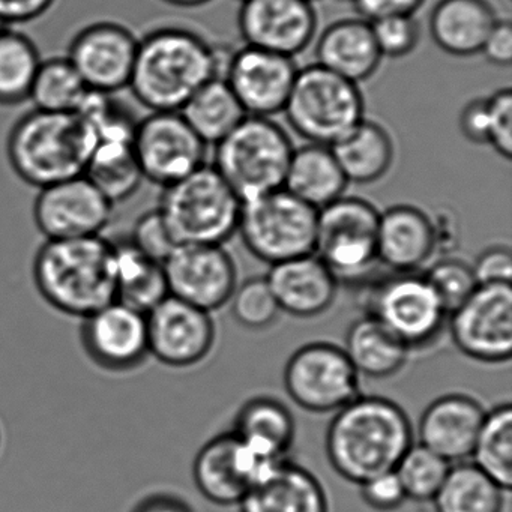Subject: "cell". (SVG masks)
<instances>
[{"instance_id":"10","label":"cell","mask_w":512,"mask_h":512,"mask_svg":"<svg viewBox=\"0 0 512 512\" xmlns=\"http://www.w3.org/2000/svg\"><path fill=\"white\" fill-rule=\"evenodd\" d=\"M359 377L343 347L316 341L290 356L283 382L287 395L301 409L335 413L361 395Z\"/></svg>"},{"instance_id":"39","label":"cell","mask_w":512,"mask_h":512,"mask_svg":"<svg viewBox=\"0 0 512 512\" xmlns=\"http://www.w3.org/2000/svg\"><path fill=\"white\" fill-rule=\"evenodd\" d=\"M451 464L425 448L421 443H412L395 467L406 499L415 502H433L440 485L445 481Z\"/></svg>"},{"instance_id":"43","label":"cell","mask_w":512,"mask_h":512,"mask_svg":"<svg viewBox=\"0 0 512 512\" xmlns=\"http://www.w3.org/2000/svg\"><path fill=\"white\" fill-rule=\"evenodd\" d=\"M128 238L143 254L160 263L166 262L167 257L178 247L158 209L140 215Z\"/></svg>"},{"instance_id":"55","label":"cell","mask_w":512,"mask_h":512,"mask_svg":"<svg viewBox=\"0 0 512 512\" xmlns=\"http://www.w3.org/2000/svg\"><path fill=\"white\" fill-rule=\"evenodd\" d=\"M0 448H2V430H0Z\"/></svg>"},{"instance_id":"36","label":"cell","mask_w":512,"mask_h":512,"mask_svg":"<svg viewBox=\"0 0 512 512\" xmlns=\"http://www.w3.org/2000/svg\"><path fill=\"white\" fill-rule=\"evenodd\" d=\"M41 61L40 50L31 37L14 26L0 29V107L29 101Z\"/></svg>"},{"instance_id":"19","label":"cell","mask_w":512,"mask_h":512,"mask_svg":"<svg viewBox=\"0 0 512 512\" xmlns=\"http://www.w3.org/2000/svg\"><path fill=\"white\" fill-rule=\"evenodd\" d=\"M298 71L290 56L245 46L232 53L223 79L247 116L271 118L286 107Z\"/></svg>"},{"instance_id":"48","label":"cell","mask_w":512,"mask_h":512,"mask_svg":"<svg viewBox=\"0 0 512 512\" xmlns=\"http://www.w3.org/2000/svg\"><path fill=\"white\" fill-rule=\"evenodd\" d=\"M58 0H0V16L5 25H26L46 16Z\"/></svg>"},{"instance_id":"35","label":"cell","mask_w":512,"mask_h":512,"mask_svg":"<svg viewBox=\"0 0 512 512\" xmlns=\"http://www.w3.org/2000/svg\"><path fill=\"white\" fill-rule=\"evenodd\" d=\"M505 490L472 461L451 464L434 496L436 512H502Z\"/></svg>"},{"instance_id":"5","label":"cell","mask_w":512,"mask_h":512,"mask_svg":"<svg viewBox=\"0 0 512 512\" xmlns=\"http://www.w3.org/2000/svg\"><path fill=\"white\" fill-rule=\"evenodd\" d=\"M158 212L178 245H223L238 232L242 202L212 164L163 188Z\"/></svg>"},{"instance_id":"21","label":"cell","mask_w":512,"mask_h":512,"mask_svg":"<svg viewBox=\"0 0 512 512\" xmlns=\"http://www.w3.org/2000/svg\"><path fill=\"white\" fill-rule=\"evenodd\" d=\"M238 29L245 46L295 58L313 41L317 16L307 0H245Z\"/></svg>"},{"instance_id":"50","label":"cell","mask_w":512,"mask_h":512,"mask_svg":"<svg viewBox=\"0 0 512 512\" xmlns=\"http://www.w3.org/2000/svg\"><path fill=\"white\" fill-rule=\"evenodd\" d=\"M482 55L497 67H508L512 61V26L508 20H497L481 50Z\"/></svg>"},{"instance_id":"32","label":"cell","mask_w":512,"mask_h":512,"mask_svg":"<svg viewBox=\"0 0 512 512\" xmlns=\"http://www.w3.org/2000/svg\"><path fill=\"white\" fill-rule=\"evenodd\" d=\"M359 376L386 379L406 365L410 350L376 317L365 314L350 325L343 347Z\"/></svg>"},{"instance_id":"13","label":"cell","mask_w":512,"mask_h":512,"mask_svg":"<svg viewBox=\"0 0 512 512\" xmlns=\"http://www.w3.org/2000/svg\"><path fill=\"white\" fill-rule=\"evenodd\" d=\"M455 347L485 364L508 362L512 355L511 284L478 286L446 320Z\"/></svg>"},{"instance_id":"53","label":"cell","mask_w":512,"mask_h":512,"mask_svg":"<svg viewBox=\"0 0 512 512\" xmlns=\"http://www.w3.org/2000/svg\"><path fill=\"white\" fill-rule=\"evenodd\" d=\"M164 4L176 8H197L209 4L211 0H161Z\"/></svg>"},{"instance_id":"30","label":"cell","mask_w":512,"mask_h":512,"mask_svg":"<svg viewBox=\"0 0 512 512\" xmlns=\"http://www.w3.org/2000/svg\"><path fill=\"white\" fill-rule=\"evenodd\" d=\"M331 151L347 182L361 185L382 179L395 157L394 142L388 131L365 118L335 142Z\"/></svg>"},{"instance_id":"24","label":"cell","mask_w":512,"mask_h":512,"mask_svg":"<svg viewBox=\"0 0 512 512\" xmlns=\"http://www.w3.org/2000/svg\"><path fill=\"white\" fill-rule=\"evenodd\" d=\"M265 278L280 310L299 319L325 313L337 296V278L316 254L275 263Z\"/></svg>"},{"instance_id":"54","label":"cell","mask_w":512,"mask_h":512,"mask_svg":"<svg viewBox=\"0 0 512 512\" xmlns=\"http://www.w3.org/2000/svg\"><path fill=\"white\" fill-rule=\"evenodd\" d=\"M7 28V25H5L4 19H2V16H0V29Z\"/></svg>"},{"instance_id":"3","label":"cell","mask_w":512,"mask_h":512,"mask_svg":"<svg viewBox=\"0 0 512 512\" xmlns=\"http://www.w3.org/2000/svg\"><path fill=\"white\" fill-rule=\"evenodd\" d=\"M32 275L50 307L80 320L116 299L112 241L103 235L46 239L35 254Z\"/></svg>"},{"instance_id":"28","label":"cell","mask_w":512,"mask_h":512,"mask_svg":"<svg viewBox=\"0 0 512 512\" xmlns=\"http://www.w3.org/2000/svg\"><path fill=\"white\" fill-rule=\"evenodd\" d=\"M347 184L331 146L307 143L293 149L283 188L296 199L320 211L344 196Z\"/></svg>"},{"instance_id":"2","label":"cell","mask_w":512,"mask_h":512,"mask_svg":"<svg viewBox=\"0 0 512 512\" xmlns=\"http://www.w3.org/2000/svg\"><path fill=\"white\" fill-rule=\"evenodd\" d=\"M413 443V427L403 407L377 395H359L335 412L326 430V457L352 484L395 470Z\"/></svg>"},{"instance_id":"31","label":"cell","mask_w":512,"mask_h":512,"mask_svg":"<svg viewBox=\"0 0 512 512\" xmlns=\"http://www.w3.org/2000/svg\"><path fill=\"white\" fill-rule=\"evenodd\" d=\"M232 431L259 454L284 460L295 442L296 424L280 400L256 397L239 409Z\"/></svg>"},{"instance_id":"33","label":"cell","mask_w":512,"mask_h":512,"mask_svg":"<svg viewBox=\"0 0 512 512\" xmlns=\"http://www.w3.org/2000/svg\"><path fill=\"white\" fill-rule=\"evenodd\" d=\"M83 175L113 203L136 194L145 181L134 155V137H110L92 145Z\"/></svg>"},{"instance_id":"37","label":"cell","mask_w":512,"mask_h":512,"mask_svg":"<svg viewBox=\"0 0 512 512\" xmlns=\"http://www.w3.org/2000/svg\"><path fill=\"white\" fill-rule=\"evenodd\" d=\"M91 91L67 56L43 59L29 101L35 110L50 113H77Z\"/></svg>"},{"instance_id":"41","label":"cell","mask_w":512,"mask_h":512,"mask_svg":"<svg viewBox=\"0 0 512 512\" xmlns=\"http://www.w3.org/2000/svg\"><path fill=\"white\" fill-rule=\"evenodd\" d=\"M229 302L236 322L256 331L271 326L281 313L265 277L250 278L236 286Z\"/></svg>"},{"instance_id":"49","label":"cell","mask_w":512,"mask_h":512,"mask_svg":"<svg viewBox=\"0 0 512 512\" xmlns=\"http://www.w3.org/2000/svg\"><path fill=\"white\" fill-rule=\"evenodd\" d=\"M460 130L473 145H488L487 97L475 98L463 107Z\"/></svg>"},{"instance_id":"9","label":"cell","mask_w":512,"mask_h":512,"mask_svg":"<svg viewBox=\"0 0 512 512\" xmlns=\"http://www.w3.org/2000/svg\"><path fill=\"white\" fill-rule=\"evenodd\" d=\"M379 214L367 200L349 196H341L317 211L314 254L338 283H355L379 265L376 245Z\"/></svg>"},{"instance_id":"29","label":"cell","mask_w":512,"mask_h":512,"mask_svg":"<svg viewBox=\"0 0 512 512\" xmlns=\"http://www.w3.org/2000/svg\"><path fill=\"white\" fill-rule=\"evenodd\" d=\"M115 301L148 314L169 296L163 263L143 254L128 238L110 239Z\"/></svg>"},{"instance_id":"16","label":"cell","mask_w":512,"mask_h":512,"mask_svg":"<svg viewBox=\"0 0 512 512\" xmlns=\"http://www.w3.org/2000/svg\"><path fill=\"white\" fill-rule=\"evenodd\" d=\"M139 37L118 22L91 23L77 32L67 58L89 91L115 95L130 86Z\"/></svg>"},{"instance_id":"1","label":"cell","mask_w":512,"mask_h":512,"mask_svg":"<svg viewBox=\"0 0 512 512\" xmlns=\"http://www.w3.org/2000/svg\"><path fill=\"white\" fill-rule=\"evenodd\" d=\"M232 53L182 26H160L139 37L130 89L149 112H179L212 79H223Z\"/></svg>"},{"instance_id":"15","label":"cell","mask_w":512,"mask_h":512,"mask_svg":"<svg viewBox=\"0 0 512 512\" xmlns=\"http://www.w3.org/2000/svg\"><path fill=\"white\" fill-rule=\"evenodd\" d=\"M113 205L85 175L74 176L38 190L34 221L44 238H92L110 224Z\"/></svg>"},{"instance_id":"4","label":"cell","mask_w":512,"mask_h":512,"mask_svg":"<svg viewBox=\"0 0 512 512\" xmlns=\"http://www.w3.org/2000/svg\"><path fill=\"white\" fill-rule=\"evenodd\" d=\"M91 148V131L79 113L32 109L11 128L7 158L23 182L41 190L83 175Z\"/></svg>"},{"instance_id":"34","label":"cell","mask_w":512,"mask_h":512,"mask_svg":"<svg viewBox=\"0 0 512 512\" xmlns=\"http://www.w3.org/2000/svg\"><path fill=\"white\" fill-rule=\"evenodd\" d=\"M179 113L206 146L218 145L247 118V113L224 79L205 83Z\"/></svg>"},{"instance_id":"14","label":"cell","mask_w":512,"mask_h":512,"mask_svg":"<svg viewBox=\"0 0 512 512\" xmlns=\"http://www.w3.org/2000/svg\"><path fill=\"white\" fill-rule=\"evenodd\" d=\"M281 461L269 460L245 445L233 431L217 434L197 452L193 478L197 490L220 506L239 505Z\"/></svg>"},{"instance_id":"57","label":"cell","mask_w":512,"mask_h":512,"mask_svg":"<svg viewBox=\"0 0 512 512\" xmlns=\"http://www.w3.org/2000/svg\"><path fill=\"white\" fill-rule=\"evenodd\" d=\"M241 2H245V0H241Z\"/></svg>"},{"instance_id":"25","label":"cell","mask_w":512,"mask_h":512,"mask_svg":"<svg viewBox=\"0 0 512 512\" xmlns=\"http://www.w3.org/2000/svg\"><path fill=\"white\" fill-rule=\"evenodd\" d=\"M316 58L320 67L356 85L373 77L383 59L371 23L361 17L338 20L323 29Z\"/></svg>"},{"instance_id":"20","label":"cell","mask_w":512,"mask_h":512,"mask_svg":"<svg viewBox=\"0 0 512 512\" xmlns=\"http://www.w3.org/2000/svg\"><path fill=\"white\" fill-rule=\"evenodd\" d=\"M149 355L172 368L200 364L215 343L211 313L167 296L146 314Z\"/></svg>"},{"instance_id":"45","label":"cell","mask_w":512,"mask_h":512,"mask_svg":"<svg viewBox=\"0 0 512 512\" xmlns=\"http://www.w3.org/2000/svg\"><path fill=\"white\" fill-rule=\"evenodd\" d=\"M359 487L364 502L376 511H395L407 500L395 470L374 476Z\"/></svg>"},{"instance_id":"51","label":"cell","mask_w":512,"mask_h":512,"mask_svg":"<svg viewBox=\"0 0 512 512\" xmlns=\"http://www.w3.org/2000/svg\"><path fill=\"white\" fill-rule=\"evenodd\" d=\"M130 512H194L181 497L170 493H151L143 496Z\"/></svg>"},{"instance_id":"46","label":"cell","mask_w":512,"mask_h":512,"mask_svg":"<svg viewBox=\"0 0 512 512\" xmlns=\"http://www.w3.org/2000/svg\"><path fill=\"white\" fill-rule=\"evenodd\" d=\"M478 286L511 284L512 254L506 245H493L482 251L472 265Z\"/></svg>"},{"instance_id":"47","label":"cell","mask_w":512,"mask_h":512,"mask_svg":"<svg viewBox=\"0 0 512 512\" xmlns=\"http://www.w3.org/2000/svg\"><path fill=\"white\" fill-rule=\"evenodd\" d=\"M356 13L367 22L389 16H415L425 0H350Z\"/></svg>"},{"instance_id":"23","label":"cell","mask_w":512,"mask_h":512,"mask_svg":"<svg viewBox=\"0 0 512 512\" xmlns=\"http://www.w3.org/2000/svg\"><path fill=\"white\" fill-rule=\"evenodd\" d=\"M377 260L394 274L422 272L436 256L431 215L412 205H395L380 212Z\"/></svg>"},{"instance_id":"22","label":"cell","mask_w":512,"mask_h":512,"mask_svg":"<svg viewBox=\"0 0 512 512\" xmlns=\"http://www.w3.org/2000/svg\"><path fill=\"white\" fill-rule=\"evenodd\" d=\"M487 410L466 394H446L428 404L418 424V443L448 461L470 458Z\"/></svg>"},{"instance_id":"52","label":"cell","mask_w":512,"mask_h":512,"mask_svg":"<svg viewBox=\"0 0 512 512\" xmlns=\"http://www.w3.org/2000/svg\"><path fill=\"white\" fill-rule=\"evenodd\" d=\"M433 221L434 242H436V254L439 251L454 250L458 244V226L455 224V218L451 214H440L431 217Z\"/></svg>"},{"instance_id":"40","label":"cell","mask_w":512,"mask_h":512,"mask_svg":"<svg viewBox=\"0 0 512 512\" xmlns=\"http://www.w3.org/2000/svg\"><path fill=\"white\" fill-rule=\"evenodd\" d=\"M422 275L436 293L448 316L478 287L472 265L457 257L445 256L433 260L430 266L422 271Z\"/></svg>"},{"instance_id":"26","label":"cell","mask_w":512,"mask_h":512,"mask_svg":"<svg viewBox=\"0 0 512 512\" xmlns=\"http://www.w3.org/2000/svg\"><path fill=\"white\" fill-rule=\"evenodd\" d=\"M239 506L241 512H329L322 482L287 458L254 485Z\"/></svg>"},{"instance_id":"11","label":"cell","mask_w":512,"mask_h":512,"mask_svg":"<svg viewBox=\"0 0 512 512\" xmlns=\"http://www.w3.org/2000/svg\"><path fill=\"white\" fill-rule=\"evenodd\" d=\"M368 314L409 350L433 344L448 320L422 272L394 274L383 280L368 299Z\"/></svg>"},{"instance_id":"27","label":"cell","mask_w":512,"mask_h":512,"mask_svg":"<svg viewBox=\"0 0 512 512\" xmlns=\"http://www.w3.org/2000/svg\"><path fill=\"white\" fill-rule=\"evenodd\" d=\"M497 20L488 0H439L431 11V37L448 55L467 58L481 53Z\"/></svg>"},{"instance_id":"44","label":"cell","mask_w":512,"mask_h":512,"mask_svg":"<svg viewBox=\"0 0 512 512\" xmlns=\"http://www.w3.org/2000/svg\"><path fill=\"white\" fill-rule=\"evenodd\" d=\"M488 146L497 155L509 160L512 155V92L509 88L499 89L487 97Z\"/></svg>"},{"instance_id":"38","label":"cell","mask_w":512,"mask_h":512,"mask_svg":"<svg viewBox=\"0 0 512 512\" xmlns=\"http://www.w3.org/2000/svg\"><path fill=\"white\" fill-rule=\"evenodd\" d=\"M470 458L500 488L509 491L512 485L511 404H499L487 410Z\"/></svg>"},{"instance_id":"42","label":"cell","mask_w":512,"mask_h":512,"mask_svg":"<svg viewBox=\"0 0 512 512\" xmlns=\"http://www.w3.org/2000/svg\"><path fill=\"white\" fill-rule=\"evenodd\" d=\"M370 23L383 59L404 58L418 46L421 31L415 16H389Z\"/></svg>"},{"instance_id":"7","label":"cell","mask_w":512,"mask_h":512,"mask_svg":"<svg viewBox=\"0 0 512 512\" xmlns=\"http://www.w3.org/2000/svg\"><path fill=\"white\" fill-rule=\"evenodd\" d=\"M283 112L307 143L332 146L364 119V98L359 85L313 64L298 71Z\"/></svg>"},{"instance_id":"12","label":"cell","mask_w":512,"mask_h":512,"mask_svg":"<svg viewBox=\"0 0 512 512\" xmlns=\"http://www.w3.org/2000/svg\"><path fill=\"white\" fill-rule=\"evenodd\" d=\"M208 146L179 112H149L137 121L134 155L145 181L166 188L206 164Z\"/></svg>"},{"instance_id":"8","label":"cell","mask_w":512,"mask_h":512,"mask_svg":"<svg viewBox=\"0 0 512 512\" xmlns=\"http://www.w3.org/2000/svg\"><path fill=\"white\" fill-rule=\"evenodd\" d=\"M238 232L253 256L275 265L314 254L317 211L280 188L242 203Z\"/></svg>"},{"instance_id":"18","label":"cell","mask_w":512,"mask_h":512,"mask_svg":"<svg viewBox=\"0 0 512 512\" xmlns=\"http://www.w3.org/2000/svg\"><path fill=\"white\" fill-rule=\"evenodd\" d=\"M163 266L169 295L208 313L227 304L238 286L223 245H178Z\"/></svg>"},{"instance_id":"17","label":"cell","mask_w":512,"mask_h":512,"mask_svg":"<svg viewBox=\"0 0 512 512\" xmlns=\"http://www.w3.org/2000/svg\"><path fill=\"white\" fill-rule=\"evenodd\" d=\"M80 343L88 358L107 373H131L151 358L146 314L119 301L82 319Z\"/></svg>"},{"instance_id":"6","label":"cell","mask_w":512,"mask_h":512,"mask_svg":"<svg viewBox=\"0 0 512 512\" xmlns=\"http://www.w3.org/2000/svg\"><path fill=\"white\" fill-rule=\"evenodd\" d=\"M292 140L271 118L247 116L215 145L212 166L242 203L280 190L293 154Z\"/></svg>"},{"instance_id":"56","label":"cell","mask_w":512,"mask_h":512,"mask_svg":"<svg viewBox=\"0 0 512 512\" xmlns=\"http://www.w3.org/2000/svg\"><path fill=\"white\" fill-rule=\"evenodd\" d=\"M307 2H310V4H313V2H316V0H307Z\"/></svg>"}]
</instances>
